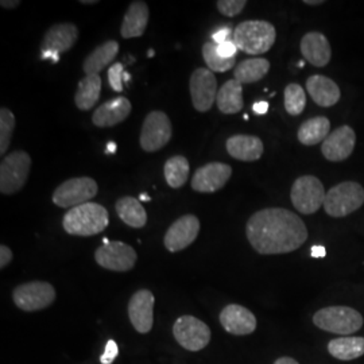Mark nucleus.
I'll list each match as a JSON object with an SVG mask.
<instances>
[{"instance_id": "40", "label": "nucleus", "mask_w": 364, "mask_h": 364, "mask_svg": "<svg viewBox=\"0 0 364 364\" xmlns=\"http://www.w3.org/2000/svg\"><path fill=\"white\" fill-rule=\"evenodd\" d=\"M218 50L220 53V55L225 57V58H235L236 53H237L239 49L236 48L234 39H232V41H228V42H224L221 45H218Z\"/></svg>"}, {"instance_id": "27", "label": "nucleus", "mask_w": 364, "mask_h": 364, "mask_svg": "<svg viewBox=\"0 0 364 364\" xmlns=\"http://www.w3.org/2000/svg\"><path fill=\"white\" fill-rule=\"evenodd\" d=\"M115 209L120 220L124 221V224H127L129 227L144 228L147 223L146 209L135 197L127 196V197L119 198Z\"/></svg>"}, {"instance_id": "1", "label": "nucleus", "mask_w": 364, "mask_h": 364, "mask_svg": "<svg viewBox=\"0 0 364 364\" xmlns=\"http://www.w3.org/2000/svg\"><path fill=\"white\" fill-rule=\"evenodd\" d=\"M246 235L257 252L278 255L299 250L308 240V228L291 210L266 208L248 219Z\"/></svg>"}, {"instance_id": "25", "label": "nucleus", "mask_w": 364, "mask_h": 364, "mask_svg": "<svg viewBox=\"0 0 364 364\" xmlns=\"http://www.w3.org/2000/svg\"><path fill=\"white\" fill-rule=\"evenodd\" d=\"M117 53L119 43L117 41H107L85 57L82 63V70L87 76L99 75L105 66L109 65L117 58Z\"/></svg>"}, {"instance_id": "20", "label": "nucleus", "mask_w": 364, "mask_h": 364, "mask_svg": "<svg viewBox=\"0 0 364 364\" xmlns=\"http://www.w3.org/2000/svg\"><path fill=\"white\" fill-rule=\"evenodd\" d=\"M299 48L304 58L311 65L323 68L328 65L331 61V57H332L331 43L326 36L318 31H311L305 34L301 39Z\"/></svg>"}, {"instance_id": "3", "label": "nucleus", "mask_w": 364, "mask_h": 364, "mask_svg": "<svg viewBox=\"0 0 364 364\" xmlns=\"http://www.w3.org/2000/svg\"><path fill=\"white\" fill-rule=\"evenodd\" d=\"M277 39L275 27L267 21H245L235 27L236 48L250 55L269 52Z\"/></svg>"}, {"instance_id": "5", "label": "nucleus", "mask_w": 364, "mask_h": 364, "mask_svg": "<svg viewBox=\"0 0 364 364\" xmlns=\"http://www.w3.org/2000/svg\"><path fill=\"white\" fill-rule=\"evenodd\" d=\"M364 204V189L359 182H340L326 192L324 210L331 218H346Z\"/></svg>"}, {"instance_id": "47", "label": "nucleus", "mask_w": 364, "mask_h": 364, "mask_svg": "<svg viewBox=\"0 0 364 364\" xmlns=\"http://www.w3.org/2000/svg\"><path fill=\"white\" fill-rule=\"evenodd\" d=\"M304 3L308 4V6H320V4H323L324 1H323V0H305Z\"/></svg>"}, {"instance_id": "23", "label": "nucleus", "mask_w": 364, "mask_h": 364, "mask_svg": "<svg viewBox=\"0 0 364 364\" xmlns=\"http://www.w3.org/2000/svg\"><path fill=\"white\" fill-rule=\"evenodd\" d=\"M149 18H150L149 6L141 0L132 1L127 13L124 14L123 23L120 27L122 37L126 39L142 37L149 23Z\"/></svg>"}, {"instance_id": "33", "label": "nucleus", "mask_w": 364, "mask_h": 364, "mask_svg": "<svg viewBox=\"0 0 364 364\" xmlns=\"http://www.w3.org/2000/svg\"><path fill=\"white\" fill-rule=\"evenodd\" d=\"M203 57L205 64L208 65L209 70L225 73L231 70L235 66V58H225L220 55L218 50V45L213 42H207L203 46Z\"/></svg>"}, {"instance_id": "24", "label": "nucleus", "mask_w": 364, "mask_h": 364, "mask_svg": "<svg viewBox=\"0 0 364 364\" xmlns=\"http://www.w3.org/2000/svg\"><path fill=\"white\" fill-rule=\"evenodd\" d=\"M225 146L230 156L243 162L258 161L264 150L262 139L254 135H234Z\"/></svg>"}, {"instance_id": "37", "label": "nucleus", "mask_w": 364, "mask_h": 364, "mask_svg": "<svg viewBox=\"0 0 364 364\" xmlns=\"http://www.w3.org/2000/svg\"><path fill=\"white\" fill-rule=\"evenodd\" d=\"M124 65L122 63H115L108 69V81L111 88L115 92H123V76H124Z\"/></svg>"}, {"instance_id": "49", "label": "nucleus", "mask_w": 364, "mask_h": 364, "mask_svg": "<svg viewBox=\"0 0 364 364\" xmlns=\"http://www.w3.org/2000/svg\"><path fill=\"white\" fill-rule=\"evenodd\" d=\"M81 3L82 4H95V3H97L96 0H81Z\"/></svg>"}, {"instance_id": "22", "label": "nucleus", "mask_w": 364, "mask_h": 364, "mask_svg": "<svg viewBox=\"0 0 364 364\" xmlns=\"http://www.w3.org/2000/svg\"><path fill=\"white\" fill-rule=\"evenodd\" d=\"M306 91L313 102L320 107H332L336 105L341 97V92L338 84L323 75H313L306 80Z\"/></svg>"}, {"instance_id": "28", "label": "nucleus", "mask_w": 364, "mask_h": 364, "mask_svg": "<svg viewBox=\"0 0 364 364\" xmlns=\"http://www.w3.org/2000/svg\"><path fill=\"white\" fill-rule=\"evenodd\" d=\"M102 93V78L99 75H91L81 78L78 82L75 103L78 109L90 111L99 102Z\"/></svg>"}, {"instance_id": "10", "label": "nucleus", "mask_w": 364, "mask_h": 364, "mask_svg": "<svg viewBox=\"0 0 364 364\" xmlns=\"http://www.w3.org/2000/svg\"><path fill=\"white\" fill-rule=\"evenodd\" d=\"M173 335L182 348L191 352L204 350L212 336L209 326L193 316L178 317L173 326Z\"/></svg>"}, {"instance_id": "30", "label": "nucleus", "mask_w": 364, "mask_h": 364, "mask_svg": "<svg viewBox=\"0 0 364 364\" xmlns=\"http://www.w3.org/2000/svg\"><path fill=\"white\" fill-rule=\"evenodd\" d=\"M328 352L338 360H355L364 355V338H333L328 343Z\"/></svg>"}, {"instance_id": "44", "label": "nucleus", "mask_w": 364, "mask_h": 364, "mask_svg": "<svg viewBox=\"0 0 364 364\" xmlns=\"http://www.w3.org/2000/svg\"><path fill=\"white\" fill-rule=\"evenodd\" d=\"M0 4L4 9H16L21 4V1H18V0H1Z\"/></svg>"}, {"instance_id": "26", "label": "nucleus", "mask_w": 364, "mask_h": 364, "mask_svg": "<svg viewBox=\"0 0 364 364\" xmlns=\"http://www.w3.org/2000/svg\"><path fill=\"white\" fill-rule=\"evenodd\" d=\"M216 105L221 114L234 115L243 109V85L236 80H228L218 92Z\"/></svg>"}, {"instance_id": "12", "label": "nucleus", "mask_w": 364, "mask_h": 364, "mask_svg": "<svg viewBox=\"0 0 364 364\" xmlns=\"http://www.w3.org/2000/svg\"><path fill=\"white\" fill-rule=\"evenodd\" d=\"M171 123L162 111H151L144 119L141 131V147L147 153H156L171 139Z\"/></svg>"}, {"instance_id": "50", "label": "nucleus", "mask_w": 364, "mask_h": 364, "mask_svg": "<svg viewBox=\"0 0 364 364\" xmlns=\"http://www.w3.org/2000/svg\"><path fill=\"white\" fill-rule=\"evenodd\" d=\"M123 80H124V81H126V82H129V81H130L131 76H130V75H129V73H127V72H126V73H124V76H123Z\"/></svg>"}, {"instance_id": "31", "label": "nucleus", "mask_w": 364, "mask_h": 364, "mask_svg": "<svg viewBox=\"0 0 364 364\" xmlns=\"http://www.w3.org/2000/svg\"><path fill=\"white\" fill-rule=\"evenodd\" d=\"M270 70V63L266 58H248L242 61L235 68L234 80L243 84H252L258 82Z\"/></svg>"}, {"instance_id": "51", "label": "nucleus", "mask_w": 364, "mask_h": 364, "mask_svg": "<svg viewBox=\"0 0 364 364\" xmlns=\"http://www.w3.org/2000/svg\"><path fill=\"white\" fill-rule=\"evenodd\" d=\"M153 55H154V50L150 49V50H149V57H153Z\"/></svg>"}, {"instance_id": "52", "label": "nucleus", "mask_w": 364, "mask_h": 364, "mask_svg": "<svg viewBox=\"0 0 364 364\" xmlns=\"http://www.w3.org/2000/svg\"><path fill=\"white\" fill-rule=\"evenodd\" d=\"M103 243H105V245H108V243H111V242H109L107 237H105V239H103Z\"/></svg>"}, {"instance_id": "17", "label": "nucleus", "mask_w": 364, "mask_h": 364, "mask_svg": "<svg viewBox=\"0 0 364 364\" xmlns=\"http://www.w3.org/2000/svg\"><path fill=\"white\" fill-rule=\"evenodd\" d=\"M200 232V220L195 215H183L174 221L164 237V245L170 252H178L189 247Z\"/></svg>"}, {"instance_id": "45", "label": "nucleus", "mask_w": 364, "mask_h": 364, "mask_svg": "<svg viewBox=\"0 0 364 364\" xmlns=\"http://www.w3.org/2000/svg\"><path fill=\"white\" fill-rule=\"evenodd\" d=\"M274 364H299L296 359L293 358H289V356H284V358H279L277 359Z\"/></svg>"}, {"instance_id": "18", "label": "nucleus", "mask_w": 364, "mask_h": 364, "mask_svg": "<svg viewBox=\"0 0 364 364\" xmlns=\"http://www.w3.org/2000/svg\"><path fill=\"white\" fill-rule=\"evenodd\" d=\"M356 144V134L350 126L332 131L321 146V153L331 162H341L351 156Z\"/></svg>"}, {"instance_id": "13", "label": "nucleus", "mask_w": 364, "mask_h": 364, "mask_svg": "<svg viewBox=\"0 0 364 364\" xmlns=\"http://www.w3.org/2000/svg\"><path fill=\"white\" fill-rule=\"evenodd\" d=\"M138 259L135 250L123 242H111L95 251V260L99 266L111 272H130Z\"/></svg>"}, {"instance_id": "16", "label": "nucleus", "mask_w": 364, "mask_h": 364, "mask_svg": "<svg viewBox=\"0 0 364 364\" xmlns=\"http://www.w3.org/2000/svg\"><path fill=\"white\" fill-rule=\"evenodd\" d=\"M232 176V168L227 164L210 162L196 170L191 181L192 189L200 193H213L220 191Z\"/></svg>"}, {"instance_id": "2", "label": "nucleus", "mask_w": 364, "mask_h": 364, "mask_svg": "<svg viewBox=\"0 0 364 364\" xmlns=\"http://www.w3.org/2000/svg\"><path fill=\"white\" fill-rule=\"evenodd\" d=\"M108 223V210L103 205L90 201L68 210L63 219V227L66 234L92 236L103 232Z\"/></svg>"}, {"instance_id": "39", "label": "nucleus", "mask_w": 364, "mask_h": 364, "mask_svg": "<svg viewBox=\"0 0 364 364\" xmlns=\"http://www.w3.org/2000/svg\"><path fill=\"white\" fill-rule=\"evenodd\" d=\"M231 36H232V30H231L230 27H221V28L216 30V31L212 34V42L216 43V45H221V43H224V42L232 41Z\"/></svg>"}, {"instance_id": "34", "label": "nucleus", "mask_w": 364, "mask_h": 364, "mask_svg": "<svg viewBox=\"0 0 364 364\" xmlns=\"http://www.w3.org/2000/svg\"><path fill=\"white\" fill-rule=\"evenodd\" d=\"M284 97H285V109L287 114L297 117L304 112L306 105V93L302 90L301 85L294 82L289 84L284 92Z\"/></svg>"}, {"instance_id": "14", "label": "nucleus", "mask_w": 364, "mask_h": 364, "mask_svg": "<svg viewBox=\"0 0 364 364\" xmlns=\"http://www.w3.org/2000/svg\"><path fill=\"white\" fill-rule=\"evenodd\" d=\"M189 91L192 103L198 112H207L218 97V81L212 70L207 68H198L192 73L189 81Z\"/></svg>"}, {"instance_id": "32", "label": "nucleus", "mask_w": 364, "mask_h": 364, "mask_svg": "<svg viewBox=\"0 0 364 364\" xmlns=\"http://www.w3.org/2000/svg\"><path fill=\"white\" fill-rule=\"evenodd\" d=\"M189 171H191L189 162L185 156H171L166 161L164 168L165 180L173 189H178L186 183L189 178Z\"/></svg>"}, {"instance_id": "46", "label": "nucleus", "mask_w": 364, "mask_h": 364, "mask_svg": "<svg viewBox=\"0 0 364 364\" xmlns=\"http://www.w3.org/2000/svg\"><path fill=\"white\" fill-rule=\"evenodd\" d=\"M117 151V144L114 142H109L107 144V150H105V154H114Z\"/></svg>"}, {"instance_id": "35", "label": "nucleus", "mask_w": 364, "mask_h": 364, "mask_svg": "<svg viewBox=\"0 0 364 364\" xmlns=\"http://www.w3.org/2000/svg\"><path fill=\"white\" fill-rule=\"evenodd\" d=\"M15 124H16V120L13 112L9 108L3 107L0 109V154L1 156H6V151L10 147Z\"/></svg>"}, {"instance_id": "19", "label": "nucleus", "mask_w": 364, "mask_h": 364, "mask_svg": "<svg viewBox=\"0 0 364 364\" xmlns=\"http://www.w3.org/2000/svg\"><path fill=\"white\" fill-rule=\"evenodd\" d=\"M223 328L235 336H246L254 333L257 329V317L247 308L231 304L227 305L220 313Z\"/></svg>"}, {"instance_id": "21", "label": "nucleus", "mask_w": 364, "mask_h": 364, "mask_svg": "<svg viewBox=\"0 0 364 364\" xmlns=\"http://www.w3.org/2000/svg\"><path fill=\"white\" fill-rule=\"evenodd\" d=\"M131 108L132 107L130 100L124 96H119L117 99L100 105L95 111L92 122L97 127H114L129 117Z\"/></svg>"}, {"instance_id": "36", "label": "nucleus", "mask_w": 364, "mask_h": 364, "mask_svg": "<svg viewBox=\"0 0 364 364\" xmlns=\"http://www.w3.org/2000/svg\"><path fill=\"white\" fill-rule=\"evenodd\" d=\"M216 6L221 15L232 18L245 10V7L247 6V1L246 0H219Z\"/></svg>"}, {"instance_id": "42", "label": "nucleus", "mask_w": 364, "mask_h": 364, "mask_svg": "<svg viewBox=\"0 0 364 364\" xmlns=\"http://www.w3.org/2000/svg\"><path fill=\"white\" fill-rule=\"evenodd\" d=\"M252 109L258 115H264L267 112V109H269V103L267 102H258V103L254 105Z\"/></svg>"}, {"instance_id": "29", "label": "nucleus", "mask_w": 364, "mask_h": 364, "mask_svg": "<svg viewBox=\"0 0 364 364\" xmlns=\"http://www.w3.org/2000/svg\"><path fill=\"white\" fill-rule=\"evenodd\" d=\"M331 132V122L326 117H316L304 122L299 129V141L304 146L324 142Z\"/></svg>"}, {"instance_id": "6", "label": "nucleus", "mask_w": 364, "mask_h": 364, "mask_svg": "<svg viewBox=\"0 0 364 364\" xmlns=\"http://www.w3.org/2000/svg\"><path fill=\"white\" fill-rule=\"evenodd\" d=\"M31 168V158L23 150H16L4 156L0 165V192L14 195L19 192L27 181Z\"/></svg>"}, {"instance_id": "41", "label": "nucleus", "mask_w": 364, "mask_h": 364, "mask_svg": "<svg viewBox=\"0 0 364 364\" xmlns=\"http://www.w3.org/2000/svg\"><path fill=\"white\" fill-rule=\"evenodd\" d=\"M13 260V251L7 246L1 245L0 246V269L7 267Z\"/></svg>"}, {"instance_id": "7", "label": "nucleus", "mask_w": 364, "mask_h": 364, "mask_svg": "<svg viewBox=\"0 0 364 364\" xmlns=\"http://www.w3.org/2000/svg\"><path fill=\"white\" fill-rule=\"evenodd\" d=\"M326 192L323 182L314 176L299 177L290 191L293 207L302 215H313L324 205Z\"/></svg>"}, {"instance_id": "48", "label": "nucleus", "mask_w": 364, "mask_h": 364, "mask_svg": "<svg viewBox=\"0 0 364 364\" xmlns=\"http://www.w3.org/2000/svg\"><path fill=\"white\" fill-rule=\"evenodd\" d=\"M138 200H142V201H150V197H149V195H144V193H142V195L139 196V198Z\"/></svg>"}, {"instance_id": "43", "label": "nucleus", "mask_w": 364, "mask_h": 364, "mask_svg": "<svg viewBox=\"0 0 364 364\" xmlns=\"http://www.w3.org/2000/svg\"><path fill=\"white\" fill-rule=\"evenodd\" d=\"M311 252H312L313 258H324L326 255V247H323V246H313Z\"/></svg>"}, {"instance_id": "15", "label": "nucleus", "mask_w": 364, "mask_h": 364, "mask_svg": "<svg viewBox=\"0 0 364 364\" xmlns=\"http://www.w3.org/2000/svg\"><path fill=\"white\" fill-rule=\"evenodd\" d=\"M154 294L147 290H138L129 302V317L136 332L146 335L154 326Z\"/></svg>"}, {"instance_id": "4", "label": "nucleus", "mask_w": 364, "mask_h": 364, "mask_svg": "<svg viewBox=\"0 0 364 364\" xmlns=\"http://www.w3.org/2000/svg\"><path fill=\"white\" fill-rule=\"evenodd\" d=\"M313 324L321 331L347 336L360 331L364 320L360 313L350 306H328L314 313Z\"/></svg>"}, {"instance_id": "9", "label": "nucleus", "mask_w": 364, "mask_h": 364, "mask_svg": "<svg viewBox=\"0 0 364 364\" xmlns=\"http://www.w3.org/2000/svg\"><path fill=\"white\" fill-rule=\"evenodd\" d=\"M55 289L49 282L33 281L15 287L14 304L25 312H38L46 309L55 301Z\"/></svg>"}, {"instance_id": "11", "label": "nucleus", "mask_w": 364, "mask_h": 364, "mask_svg": "<svg viewBox=\"0 0 364 364\" xmlns=\"http://www.w3.org/2000/svg\"><path fill=\"white\" fill-rule=\"evenodd\" d=\"M78 39V28L73 23H58L50 27L41 43V58L60 61L61 53L69 52Z\"/></svg>"}, {"instance_id": "38", "label": "nucleus", "mask_w": 364, "mask_h": 364, "mask_svg": "<svg viewBox=\"0 0 364 364\" xmlns=\"http://www.w3.org/2000/svg\"><path fill=\"white\" fill-rule=\"evenodd\" d=\"M117 353H119V348H117V341L109 340L105 346V353L100 356V362L102 364H112L117 358Z\"/></svg>"}, {"instance_id": "8", "label": "nucleus", "mask_w": 364, "mask_h": 364, "mask_svg": "<svg viewBox=\"0 0 364 364\" xmlns=\"http://www.w3.org/2000/svg\"><path fill=\"white\" fill-rule=\"evenodd\" d=\"M99 192V186L91 177H76L63 182L53 193V203L60 208H76L90 203Z\"/></svg>"}]
</instances>
